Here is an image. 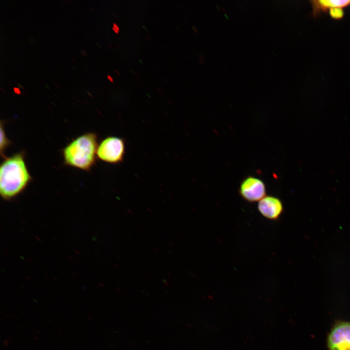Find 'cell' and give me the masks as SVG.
I'll return each mask as SVG.
<instances>
[{"label":"cell","mask_w":350,"mask_h":350,"mask_svg":"<svg viewBox=\"0 0 350 350\" xmlns=\"http://www.w3.org/2000/svg\"><path fill=\"white\" fill-rule=\"evenodd\" d=\"M24 151L5 157L0 166V194L5 200L22 193L32 180Z\"/></svg>","instance_id":"6da1fadb"},{"label":"cell","mask_w":350,"mask_h":350,"mask_svg":"<svg viewBox=\"0 0 350 350\" xmlns=\"http://www.w3.org/2000/svg\"><path fill=\"white\" fill-rule=\"evenodd\" d=\"M98 136L92 132L81 135L62 150L64 163L69 166L89 171L96 163Z\"/></svg>","instance_id":"7a4b0ae2"},{"label":"cell","mask_w":350,"mask_h":350,"mask_svg":"<svg viewBox=\"0 0 350 350\" xmlns=\"http://www.w3.org/2000/svg\"><path fill=\"white\" fill-rule=\"evenodd\" d=\"M124 154V141L117 137H107L103 140L98 146L97 158L106 163H120L123 159Z\"/></svg>","instance_id":"3957f363"},{"label":"cell","mask_w":350,"mask_h":350,"mask_svg":"<svg viewBox=\"0 0 350 350\" xmlns=\"http://www.w3.org/2000/svg\"><path fill=\"white\" fill-rule=\"evenodd\" d=\"M239 193L243 199L249 203L259 202L266 195V188L261 179L249 175L242 181Z\"/></svg>","instance_id":"277c9868"},{"label":"cell","mask_w":350,"mask_h":350,"mask_svg":"<svg viewBox=\"0 0 350 350\" xmlns=\"http://www.w3.org/2000/svg\"><path fill=\"white\" fill-rule=\"evenodd\" d=\"M329 350H350V322L337 324L328 338Z\"/></svg>","instance_id":"5b68a950"},{"label":"cell","mask_w":350,"mask_h":350,"mask_svg":"<svg viewBox=\"0 0 350 350\" xmlns=\"http://www.w3.org/2000/svg\"><path fill=\"white\" fill-rule=\"evenodd\" d=\"M257 209L260 213L269 220H278L283 211V205L281 200L273 195H266L258 203Z\"/></svg>","instance_id":"8992f818"},{"label":"cell","mask_w":350,"mask_h":350,"mask_svg":"<svg viewBox=\"0 0 350 350\" xmlns=\"http://www.w3.org/2000/svg\"><path fill=\"white\" fill-rule=\"evenodd\" d=\"M312 15L316 17L322 13L335 8L343 9L350 5V0H314L310 1Z\"/></svg>","instance_id":"52a82bcc"},{"label":"cell","mask_w":350,"mask_h":350,"mask_svg":"<svg viewBox=\"0 0 350 350\" xmlns=\"http://www.w3.org/2000/svg\"><path fill=\"white\" fill-rule=\"evenodd\" d=\"M4 124V122L1 120L0 121V155L3 158L6 157L4 155L5 150L12 143L11 141L7 137Z\"/></svg>","instance_id":"ba28073f"},{"label":"cell","mask_w":350,"mask_h":350,"mask_svg":"<svg viewBox=\"0 0 350 350\" xmlns=\"http://www.w3.org/2000/svg\"><path fill=\"white\" fill-rule=\"evenodd\" d=\"M331 16L335 19H339L342 18L344 15L342 9L335 8L329 11Z\"/></svg>","instance_id":"9c48e42d"},{"label":"cell","mask_w":350,"mask_h":350,"mask_svg":"<svg viewBox=\"0 0 350 350\" xmlns=\"http://www.w3.org/2000/svg\"><path fill=\"white\" fill-rule=\"evenodd\" d=\"M112 30L117 34H119L120 30L119 26L115 23H113V24Z\"/></svg>","instance_id":"30bf717a"},{"label":"cell","mask_w":350,"mask_h":350,"mask_svg":"<svg viewBox=\"0 0 350 350\" xmlns=\"http://www.w3.org/2000/svg\"><path fill=\"white\" fill-rule=\"evenodd\" d=\"M14 91L15 93H16L17 94H21V91L20 90V89L18 88H17V87L14 88Z\"/></svg>","instance_id":"8fae6325"},{"label":"cell","mask_w":350,"mask_h":350,"mask_svg":"<svg viewBox=\"0 0 350 350\" xmlns=\"http://www.w3.org/2000/svg\"><path fill=\"white\" fill-rule=\"evenodd\" d=\"M107 78L108 79V80H109V81H110V82H111V83H114L113 78V77H112L111 75L108 74V75H107Z\"/></svg>","instance_id":"7c38bea8"},{"label":"cell","mask_w":350,"mask_h":350,"mask_svg":"<svg viewBox=\"0 0 350 350\" xmlns=\"http://www.w3.org/2000/svg\"><path fill=\"white\" fill-rule=\"evenodd\" d=\"M81 53L84 56H87V52L85 50H81Z\"/></svg>","instance_id":"4fadbf2b"}]
</instances>
